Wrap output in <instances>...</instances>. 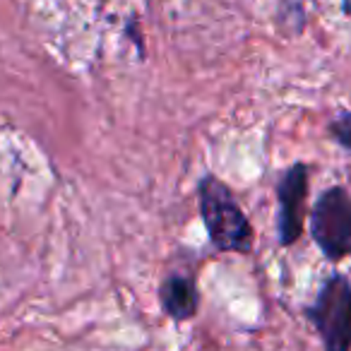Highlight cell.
Returning <instances> with one entry per match:
<instances>
[{"label":"cell","mask_w":351,"mask_h":351,"mask_svg":"<svg viewBox=\"0 0 351 351\" xmlns=\"http://www.w3.org/2000/svg\"><path fill=\"white\" fill-rule=\"evenodd\" d=\"M197 197H200V215L212 245L221 253H250L253 226L236 202L234 193L215 173H210L197 186Z\"/></svg>","instance_id":"6da1fadb"},{"label":"cell","mask_w":351,"mask_h":351,"mask_svg":"<svg viewBox=\"0 0 351 351\" xmlns=\"http://www.w3.org/2000/svg\"><path fill=\"white\" fill-rule=\"evenodd\" d=\"M311 236L330 263L351 258V193L332 186L320 193L311 212Z\"/></svg>","instance_id":"7a4b0ae2"},{"label":"cell","mask_w":351,"mask_h":351,"mask_svg":"<svg viewBox=\"0 0 351 351\" xmlns=\"http://www.w3.org/2000/svg\"><path fill=\"white\" fill-rule=\"evenodd\" d=\"M306 317L330 351L351 349V282L344 274H332L317 298L306 308Z\"/></svg>","instance_id":"3957f363"},{"label":"cell","mask_w":351,"mask_h":351,"mask_svg":"<svg viewBox=\"0 0 351 351\" xmlns=\"http://www.w3.org/2000/svg\"><path fill=\"white\" fill-rule=\"evenodd\" d=\"M308 178L311 169L303 161L291 164L282 173L277 183V234L282 245H293L303 234L306 221V197H308Z\"/></svg>","instance_id":"277c9868"},{"label":"cell","mask_w":351,"mask_h":351,"mask_svg":"<svg viewBox=\"0 0 351 351\" xmlns=\"http://www.w3.org/2000/svg\"><path fill=\"white\" fill-rule=\"evenodd\" d=\"M159 303L171 320H191L200 303L195 277L188 272H171L159 287Z\"/></svg>","instance_id":"5b68a950"},{"label":"cell","mask_w":351,"mask_h":351,"mask_svg":"<svg viewBox=\"0 0 351 351\" xmlns=\"http://www.w3.org/2000/svg\"><path fill=\"white\" fill-rule=\"evenodd\" d=\"M330 137L346 152H351V111H339L332 116L330 125H327Z\"/></svg>","instance_id":"8992f818"},{"label":"cell","mask_w":351,"mask_h":351,"mask_svg":"<svg viewBox=\"0 0 351 351\" xmlns=\"http://www.w3.org/2000/svg\"><path fill=\"white\" fill-rule=\"evenodd\" d=\"M341 12L346 17H351V0H341Z\"/></svg>","instance_id":"52a82bcc"}]
</instances>
